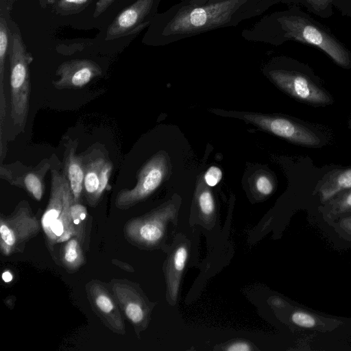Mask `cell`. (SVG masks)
Listing matches in <instances>:
<instances>
[{
  "label": "cell",
  "instance_id": "obj_1",
  "mask_svg": "<svg viewBox=\"0 0 351 351\" xmlns=\"http://www.w3.org/2000/svg\"><path fill=\"white\" fill-rule=\"evenodd\" d=\"M263 0H219L202 5L178 4L167 12L162 36L169 42L234 25L261 11Z\"/></svg>",
  "mask_w": 351,
  "mask_h": 351
},
{
  "label": "cell",
  "instance_id": "obj_24",
  "mask_svg": "<svg viewBox=\"0 0 351 351\" xmlns=\"http://www.w3.org/2000/svg\"><path fill=\"white\" fill-rule=\"evenodd\" d=\"M93 0H49L56 14L67 16L80 13L87 8Z\"/></svg>",
  "mask_w": 351,
  "mask_h": 351
},
{
  "label": "cell",
  "instance_id": "obj_17",
  "mask_svg": "<svg viewBox=\"0 0 351 351\" xmlns=\"http://www.w3.org/2000/svg\"><path fill=\"white\" fill-rule=\"evenodd\" d=\"M188 257L185 245L178 247L169 258L166 269L168 295L171 301L177 299L180 282Z\"/></svg>",
  "mask_w": 351,
  "mask_h": 351
},
{
  "label": "cell",
  "instance_id": "obj_6",
  "mask_svg": "<svg viewBox=\"0 0 351 351\" xmlns=\"http://www.w3.org/2000/svg\"><path fill=\"white\" fill-rule=\"evenodd\" d=\"M176 213V204L169 202L144 215L133 217L123 226L124 237L136 247H154L162 239L166 226Z\"/></svg>",
  "mask_w": 351,
  "mask_h": 351
},
{
  "label": "cell",
  "instance_id": "obj_20",
  "mask_svg": "<svg viewBox=\"0 0 351 351\" xmlns=\"http://www.w3.org/2000/svg\"><path fill=\"white\" fill-rule=\"evenodd\" d=\"M12 33L9 29L7 20L1 13L0 16V119L1 129L6 114V101L3 90L5 58L8 51L9 40Z\"/></svg>",
  "mask_w": 351,
  "mask_h": 351
},
{
  "label": "cell",
  "instance_id": "obj_30",
  "mask_svg": "<svg viewBox=\"0 0 351 351\" xmlns=\"http://www.w3.org/2000/svg\"><path fill=\"white\" fill-rule=\"evenodd\" d=\"M226 350L229 351H248L251 350V348L246 342L238 341L230 345Z\"/></svg>",
  "mask_w": 351,
  "mask_h": 351
},
{
  "label": "cell",
  "instance_id": "obj_35",
  "mask_svg": "<svg viewBox=\"0 0 351 351\" xmlns=\"http://www.w3.org/2000/svg\"><path fill=\"white\" fill-rule=\"evenodd\" d=\"M341 222L342 227L351 232V216L345 218Z\"/></svg>",
  "mask_w": 351,
  "mask_h": 351
},
{
  "label": "cell",
  "instance_id": "obj_10",
  "mask_svg": "<svg viewBox=\"0 0 351 351\" xmlns=\"http://www.w3.org/2000/svg\"><path fill=\"white\" fill-rule=\"evenodd\" d=\"M268 75L280 89L300 102L313 106H325L333 103L330 93L306 75L274 69L269 71Z\"/></svg>",
  "mask_w": 351,
  "mask_h": 351
},
{
  "label": "cell",
  "instance_id": "obj_21",
  "mask_svg": "<svg viewBox=\"0 0 351 351\" xmlns=\"http://www.w3.org/2000/svg\"><path fill=\"white\" fill-rule=\"evenodd\" d=\"M326 204V214L330 218L351 213V188L339 193Z\"/></svg>",
  "mask_w": 351,
  "mask_h": 351
},
{
  "label": "cell",
  "instance_id": "obj_22",
  "mask_svg": "<svg viewBox=\"0 0 351 351\" xmlns=\"http://www.w3.org/2000/svg\"><path fill=\"white\" fill-rule=\"evenodd\" d=\"M197 202L202 217L210 220L215 214V204L210 190L205 185L204 180H199L197 187Z\"/></svg>",
  "mask_w": 351,
  "mask_h": 351
},
{
  "label": "cell",
  "instance_id": "obj_16",
  "mask_svg": "<svg viewBox=\"0 0 351 351\" xmlns=\"http://www.w3.org/2000/svg\"><path fill=\"white\" fill-rule=\"evenodd\" d=\"M85 165L76 154L74 148H71L65 157V176L69 181L74 202H81L84 193V179Z\"/></svg>",
  "mask_w": 351,
  "mask_h": 351
},
{
  "label": "cell",
  "instance_id": "obj_27",
  "mask_svg": "<svg viewBox=\"0 0 351 351\" xmlns=\"http://www.w3.org/2000/svg\"><path fill=\"white\" fill-rule=\"evenodd\" d=\"M292 322L303 328H313L316 325L315 319L309 313L303 311H295L291 315Z\"/></svg>",
  "mask_w": 351,
  "mask_h": 351
},
{
  "label": "cell",
  "instance_id": "obj_4",
  "mask_svg": "<svg viewBox=\"0 0 351 351\" xmlns=\"http://www.w3.org/2000/svg\"><path fill=\"white\" fill-rule=\"evenodd\" d=\"M258 128L282 138L295 145L319 147L324 145L323 134L313 125L300 121L280 115L253 112H232Z\"/></svg>",
  "mask_w": 351,
  "mask_h": 351
},
{
  "label": "cell",
  "instance_id": "obj_29",
  "mask_svg": "<svg viewBox=\"0 0 351 351\" xmlns=\"http://www.w3.org/2000/svg\"><path fill=\"white\" fill-rule=\"evenodd\" d=\"M114 0H98L95 5L93 16L97 18L104 12Z\"/></svg>",
  "mask_w": 351,
  "mask_h": 351
},
{
  "label": "cell",
  "instance_id": "obj_9",
  "mask_svg": "<svg viewBox=\"0 0 351 351\" xmlns=\"http://www.w3.org/2000/svg\"><path fill=\"white\" fill-rule=\"evenodd\" d=\"M125 317L136 335L149 323L152 306L138 285L125 278H114L108 284Z\"/></svg>",
  "mask_w": 351,
  "mask_h": 351
},
{
  "label": "cell",
  "instance_id": "obj_31",
  "mask_svg": "<svg viewBox=\"0 0 351 351\" xmlns=\"http://www.w3.org/2000/svg\"><path fill=\"white\" fill-rule=\"evenodd\" d=\"M315 9L319 10L325 8L332 0H306Z\"/></svg>",
  "mask_w": 351,
  "mask_h": 351
},
{
  "label": "cell",
  "instance_id": "obj_36",
  "mask_svg": "<svg viewBox=\"0 0 351 351\" xmlns=\"http://www.w3.org/2000/svg\"><path fill=\"white\" fill-rule=\"evenodd\" d=\"M2 278L5 282H10L12 280V274L9 271H5L2 274Z\"/></svg>",
  "mask_w": 351,
  "mask_h": 351
},
{
  "label": "cell",
  "instance_id": "obj_5",
  "mask_svg": "<svg viewBox=\"0 0 351 351\" xmlns=\"http://www.w3.org/2000/svg\"><path fill=\"white\" fill-rule=\"evenodd\" d=\"M42 229L40 221L34 215L29 203L21 201L9 215L0 217V251L8 256L21 253L28 241Z\"/></svg>",
  "mask_w": 351,
  "mask_h": 351
},
{
  "label": "cell",
  "instance_id": "obj_15",
  "mask_svg": "<svg viewBox=\"0 0 351 351\" xmlns=\"http://www.w3.org/2000/svg\"><path fill=\"white\" fill-rule=\"evenodd\" d=\"M322 202L326 203L339 193L351 188V166L334 169L317 184Z\"/></svg>",
  "mask_w": 351,
  "mask_h": 351
},
{
  "label": "cell",
  "instance_id": "obj_23",
  "mask_svg": "<svg viewBox=\"0 0 351 351\" xmlns=\"http://www.w3.org/2000/svg\"><path fill=\"white\" fill-rule=\"evenodd\" d=\"M88 213L87 208L81 202H73L71 206V216L76 231V237L84 246L86 237V225Z\"/></svg>",
  "mask_w": 351,
  "mask_h": 351
},
{
  "label": "cell",
  "instance_id": "obj_34",
  "mask_svg": "<svg viewBox=\"0 0 351 351\" xmlns=\"http://www.w3.org/2000/svg\"><path fill=\"white\" fill-rule=\"evenodd\" d=\"M112 261L114 262V264H115L117 267H119L125 271H134L132 269V267L128 263H123V262L118 261L117 259H114Z\"/></svg>",
  "mask_w": 351,
  "mask_h": 351
},
{
  "label": "cell",
  "instance_id": "obj_26",
  "mask_svg": "<svg viewBox=\"0 0 351 351\" xmlns=\"http://www.w3.org/2000/svg\"><path fill=\"white\" fill-rule=\"evenodd\" d=\"M112 170V165L110 161L106 160L100 174L99 186L97 195L98 202H99L101 197L108 188L109 180Z\"/></svg>",
  "mask_w": 351,
  "mask_h": 351
},
{
  "label": "cell",
  "instance_id": "obj_7",
  "mask_svg": "<svg viewBox=\"0 0 351 351\" xmlns=\"http://www.w3.org/2000/svg\"><path fill=\"white\" fill-rule=\"evenodd\" d=\"M168 169L165 152H160L154 155L138 171L136 185L132 189L119 191L114 206L120 210H128L147 198L162 184Z\"/></svg>",
  "mask_w": 351,
  "mask_h": 351
},
{
  "label": "cell",
  "instance_id": "obj_37",
  "mask_svg": "<svg viewBox=\"0 0 351 351\" xmlns=\"http://www.w3.org/2000/svg\"><path fill=\"white\" fill-rule=\"evenodd\" d=\"M348 127L351 129V119L348 121Z\"/></svg>",
  "mask_w": 351,
  "mask_h": 351
},
{
  "label": "cell",
  "instance_id": "obj_3",
  "mask_svg": "<svg viewBox=\"0 0 351 351\" xmlns=\"http://www.w3.org/2000/svg\"><path fill=\"white\" fill-rule=\"evenodd\" d=\"M10 76V117L14 125L23 130L29 108V65L33 61L19 31L11 34L9 49Z\"/></svg>",
  "mask_w": 351,
  "mask_h": 351
},
{
  "label": "cell",
  "instance_id": "obj_25",
  "mask_svg": "<svg viewBox=\"0 0 351 351\" xmlns=\"http://www.w3.org/2000/svg\"><path fill=\"white\" fill-rule=\"evenodd\" d=\"M256 191L261 195H270L274 189V179L266 173H258L254 180Z\"/></svg>",
  "mask_w": 351,
  "mask_h": 351
},
{
  "label": "cell",
  "instance_id": "obj_11",
  "mask_svg": "<svg viewBox=\"0 0 351 351\" xmlns=\"http://www.w3.org/2000/svg\"><path fill=\"white\" fill-rule=\"evenodd\" d=\"M85 289L91 308L102 324L114 333L125 335V316L109 285L93 279L86 283Z\"/></svg>",
  "mask_w": 351,
  "mask_h": 351
},
{
  "label": "cell",
  "instance_id": "obj_13",
  "mask_svg": "<svg viewBox=\"0 0 351 351\" xmlns=\"http://www.w3.org/2000/svg\"><path fill=\"white\" fill-rule=\"evenodd\" d=\"M101 73L100 66L91 60H70L59 65L56 71L59 78L53 81L52 84L58 90L80 88Z\"/></svg>",
  "mask_w": 351,
  "mask_h": 351
},
{
  "label": "cell",
  "instance_id": "obj_18",
  "mask_svg": "<svg viewBox=\"0 0 351 351\" xmlns=\"http://www.w3.org/2000/svg\"><path fill=\"white\" fill-rule=\"evenodd\" d=\"M106 160L97 158L85 165L84 194L88 205L95 207L98 204L97 195L99 186L101 171Z\"/></svg>",
  "mask_w": 351,
  "mask_h": 351
},
{
  "label": "cell",
  "instance_id": "obj_8",
  "mask_svg": "<svg viewBox=\"0 0 351 351\" xmlns=\"http://www.w3.org/2000/svg\"><path fill=\"white\" fill-rule=\"evenodd\" d=\"M279 21L286 37L318 47L343 67L350 65L351 60L346 50L328 34L305 19L283 16Z\"/></svg>",
  "mask_w": 351,
  "mask_h": 351
},
{
  "label": "cell",
  "instance_id": "obj_32",
  "mask_svg": "<svg viewBox=\"0 0 351 351\" xmlns=\"http://www.w3.org/2000/svg\"><path fill=\"white\" fill-rule=\"evenodd\" d=\"M219 0H184L180 3L183 5H202Z\"/></svg>",
  "mask_w": 351,
  "mask_h": 351
},
{
  "label": "cell",
  "instance_id": "obj_14",
  "mask_svg": "<svg viewBox=\"0 0 351 351\" xmlns=\"http://www.w3.org/2000/svg\"><path fill=\"white\" fill-rule=\"evenodd\" d=\"M50 168L48 162L43 163L39 169H28L23 174H16L1 165L0 174L10 184L25 190L32 198L39 202L45 193V176Z\"/></svg>",
  "mask_w": 351,
  "mask_h": 351
},
{
  "label": "cell",
  "instance_id": "obj_33",
  "mask_svg": "<svg viewBox=\"0 0 351 351\" xmlns=\"http://www.w3.org/2000/svg\"><path fill=\"white\" fill-rule=\"evenodd\" d=\"M16 0H1V8H4V10L8 12H11L13 5Z\"/></svg>",
  "mask_w": 351,
  "mask_h": 351
},
{
  "label": "cell",
  "instance_id": "obj_12",
  "mask_svg": "<svg viewBox=\"0 0 351 351\" xmlns=\"http://www.w3.org/2000/svg\"><path fill=\"white\" fill-rule=\"evenodd\" d=\"M156 0H137L121 12L108 26L106 40H110L141 32L150 23L147 20Z\"/></svg>",
  "mask_w": 351,
  "mask_h": 351
},
{
  "label": "cell",
  "instance_id": "obj_19",
  "mask_svg": "<svg viewBox=\"0 0 351 351\" xmlns=\"http://www.w3.org/2000/svg\"><path fill=\"white\" fill-rule=\"evenodd\" d=\"M84 247L80 240L73 237L64 244L60 252V264L69 274L78 271L85 263Z\"/></svg>",
  "mask_w": 351,
  "mask_h": 351
},
{
  "label": "cell",
  "instance_id": "obj_28",
  "mask_svg": "<svg viewBox=\"0 0 351 351\" xmlns=\"http://www.w3.org/2000/svg\"><path fill=\"white\" fill-rule=\"evenodd\" d=\"M222 178L221 170L215 166H212L208 169L204 176V180L206 184L208 186H216Z\"/></svg>",
  "mask_w": 351,
  "mask_h": 351
},
{
  "label": "cell",
  "instance_id": "obj_2",
  "mask_svg": "<svg viewBox=\"0 0 351 351\" xmlns=\"http://www.w3.org/2000/svg\"><path fill=\"white\" fill-rule=\"evenodd\" d=\"M51 178L50 196L40 223L46 245L53 256L55 246L76 237V231L71 216L73 198L69 181L64 174L54 169Z\"/></svg>",
  "mask_w": 351,
  "mask_h": 351
}]
</instances>
